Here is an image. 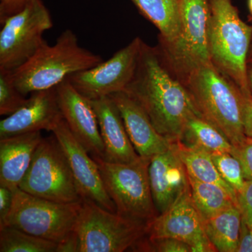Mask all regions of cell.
<instances>
[{"mask_svg": "<svg viewBox=\"0 0 252 252\" xmlns=\"http://www.w3.org/2000/svg\"><path fill=\"white\" fill-rule=\"evenodd\" d=\"M206 235L204 220L193 203L189 186L167 210L147 222L149 239H177L191 247Z\"/></svg>", "mask_w": 252, "mask_h": 252, "instance_id": "14", "label": "cell"}, {"mask_svg": "<svg viewBox=\"0 0 252 252\" xmlns=\"http://www.w3.org/2000/svg\"><path fill=\"white\" fill-rule=\"evenodd\" d=\"M184 85L200 115L220 130L233 146L245 138L243 94L212 63L190 73Z\"/></svg>", "mask_w": 252, "mask_h": 252, "instance_id": "4", "label": "cell"}, {"mask_svg": "<svg viewBox=\"0 0 252 252\" xmlns=\"http://www.w3.org/2000/svg\"><path fill=\"white\" fill-rule=\"evenodd\" d=\"M237 197L244 220L252 226V180L245 181L243 190Z\"/></svg>", "mask_w": 252, "mask_h": 252, "instance_id": "29", "label": "cell"}, {"mask_svg": "<svg viewBox=\"0 0 252 252\" xmlns=\"http://www.w3.org/2000/svg\"><path fill=\"white\" fill-rule=\"evenodd\" d=\"M102 61L101 56L81 47L77 35L68 29L54 45L45 41L31 59L13 70L15 83L26 96L56 87L69 76L91 69Z\"/></svg>", "mask_w": 252, "mask_h": 252, "instance_id": "2", "label": "cell"}, {"mask_svg": "<svg viewBox=\"0 0 252 252\" xmlns=\"http://www.w3.org/2000/svg\"><path fill=\"white\" fill-rule=\"evenodd\" d=\"M63 119L73 135L93 158H104V145L91 99L81 94L67 79L56 86Z\"/></svg>", "mask_w": 252, "mask_h": 252, "instance_id": "13", "label": "cell"}, {"mask_svg": "<svg viewBox=\"0 0 252 252\" xmlns=\"http://www.w3.org/2000/svg\"><path fill=\"white\" fill-rule=\"evenodd\" d=\"M143 41L136 37L107 61L75 73L67 80L83 95L94 99L122 92L135 75Z\"/></svg>", "mask_w": 252, "mask_h": 252, "instance_id": "11", "label": "cell"}, {"mask_svg": "<svg viewBox=\"0 0 252 252\" xmlns=\"http://www.w3.org/2000/svg\"><path fill=\"white\" fill-rule=\"evenodd\" d=\"M18 188L57 203H79L82 200L67 158L54 135L42 137Z\"/></svg>", "mask_w": 252, "mask_h": 252, "instance_id": "9", "label": "cell"}, {"mask_svg": "<svg viewBox=\"0 0 252 252\" xmlns=\"http://www.w3.org/2000/svg\"><path fill=\"white\" fill-rule=\"evenodd\" d=\"M31 94L21 108L0 122V139L42 130L51 132L62 119L56 87Z\"/></svg>", "mask_w": 252, "mask_h": 252, "instance_id": "15", "label": "cell"}, {"mask_svg": "<svg viewBox=\"0 0 252 252\" xmlns=\"http://www.w3.org/2000/svg\"><path fill=\"white\" fill-rule=\"evenodd\" d=\"M242 218L240 207L235 205L204 220L205 233L217 252H237Z\"/></svg>", "mask_w": 252, "mask_h": 252, "instance_id": "20", "label": "cell"}, {"mask_svg": "<svg viewBox=\"0 0 252 252\" xmlns=\"http://www.w3.org/2000/svg\"><path fill=\"white\" fill-rule=\"evenodd\" d=\"M208 43L212 64L242 94L250 95L248 61L252 27L239 16L230 0H209Z\"/></svg>", "mask_w": 252, "mask_h": 252, "instance_id": "3", "label": "cell"}, {"mask_svg": "<svg viewBox=\"0 0 252 252\" xmlns=\"http://www.w3.org/2000/svg\"><path fill=\"white\" fill-rule=\"evenodd\" d=\"M81 201L61 203L39 198L19 188L0 228L13 227L39 238L61 244L69 238L77 221Z\"/></svg>", "mask_w": 252, "mask_h": 252, "instance_id": "7", "label": "cell"}, {"mask_svg": "<svg viewBox=\"0 0 252 252\" xmlns=\"http://www.w3.org/2000/svg\"><path fill=\"white\" fill-rule=\"evenodd\" d=\"M147 223L112 212L82 199L73 234L77 252H123L147 236Z\"/></svg>", "mask_w": 252, "mask_h": 252, "instance_id": "5", "label": "cell"}, {"mask_svg": "<svg viewBox=\"0 0 252 252\" xmlns=\"http://www.w3.org/2000/svg\"><path fill=\"white\" fill-rule=\"evenodd\" d=\"M247 77H248L249 91H250V95L252 97V63H248Z\"/></svg>", "mask_w": 252, "mask_h": 252, "instance_id": "34", "label": "cell"}, {"mask_svg": "<svg viewBox=\"0 0 252 252\" xmlns=\"http://www.w3.org/2000/svg\"><path fill=\"white\" fill-rule=\"evenodd\" d=\"M51 132L67 158L81 198L90 200L109 211L117 212L115 205L106 190L98 165L73 135L63 117Z\"/></svg>", "mask_w": 252, "mask_h": 252, "instance_id": "12", "label": "cell"}, {"mask_svg": "<svg viewBox=\"0 0 252 252\" xmlns=\"http://www.w3.org/2000/svg\"><path fill=\"white\" fill-rule=\"evenodd\" d=\"M0 68L14 70L31 59L45 42L44 32L53 21L41 0H28L19 12L1 22Z\"/></svg>", "mask_w": 252, "mask_h": 252, "instance_id": "10", "label": "cell"}, {"mask_svg": "<svg viewBox=\"0 0 252 252\" xmlns=\"http://www.w3.org/2000/svg\"><path fill=\"white\" fill-rule=\"evenodd\" d=\"M28 0H0V23L22 10Z\"/></svg>", "mask_w": 252, "mask_h": 252, "instance_id": "30", "label": "cell"}, {"mask_svg": "<svg viewBox=\"0 0 252 252\" xmlns=\"http://www.w3.org/2000/svg\"><path fill=\"white\" fill-rule=\"evenodd\" d=\"M212 160L222 178L232 187L235 192L240 193L245 184L241 165L230 153L211 154Z\"/></svg>", "mask_w": 252, "mask_h": 252, "instance_id": "27", "label": "cell"}, {"mask_svg": "<svg viewBox=\"0 0 252 252\" xmlns=\"http://www.w3.org/2000/svg\"><path fill=\"white\" fill-rule=\"evenodd\" d=\"M59 246L13 227L0 228V252H58Z\"/></svg>", "mask_w": 252, "mask_h": 252, "instance_id": "25", "label": "cell"}, {"mask_svg": "<svg viewBox=\"0 0 252 252\" xmlns=\"http://www.w3.org/2000/svg\"><path fill=\"white\" fill-rule=\"evenodd\" d=\"M192 199L204 220L233 205H238V197L215 184L200 182L189 177Z\"/></svg>", "mask_w": 252, "mask_h": 252, "instance_id": "24", "label": "cell"}, {"mask_svg": "<svg viewBox=\"0 0 252 252\" xmlns=\"http://www.w3.org/2000/svg\"><path fill=\"white\" fill-rule=\"evenodd\" d=\"M93 158L98 165L106 190L118 214L145 223L158 215L149 183L151 158L140 157L128 163Z\"/></svg>", "mask_w": 252, "mask_h": 252, "instance_id": "8", "label": "cell"}, {"mask_svg": "<svg viewBox=\"0 0 252 252\" xmlns=\"http://www.w3.org/2000/svg\"><path fill=\"white\" fill-rule=\"evenodd\" d=\"M127 131L129 138L140 157L152 158L166 152L171 142L160 135L140 104L125 91L111 94Z\"/></svg>", "mask_w": 252, "mask_h": 252, "instance_id": "16", "label": "cell"}, {"mask_svg": "<svg viewBox=\"0 0 252 252\" xmlns=\"http://www.w3.org/2000/svg\"><path fill=\"white\" fill-rule=\"evenodd\" d=\"M243 126L245 136L252 138V97L243 94Z\"/></svg>", "mask_w": 252, "mask_h": 252, "instance_id": "32", "label": "cell"}, {"mask_svg": "<svg viewBox=\"0 0 252 252\" xmlns=\"http://www.w3.org/2000/svg\"><path fill=\"white\" fill-rule=\"evenodd\" d=\"M124 91L140 104L158 132L170 142L181 140L189 119L200 115L187 88L159 49L144 41L135 75Z\"/></svg>", "mask_w": 252, "mask_h": 252, "instance_id": "1", "label": "cell"}, {"mask_svg": "<svg viewBox=\"0 0 252 252\" xmlns=\"http://www.w3.org/2000/svg\"><path fill=\"white\" fill-rule=\"evenodd\" d=\"M104 145L103 160L119 163L135 161L140 157L129 138L119 109L109 96L91 99Z\"/></svg>", "mask_w": 252, "mask_h": 252, "instance_id": "18", "label": "cell"}, {"mask_svg": "<svg viewBox=\"0 0 252 252\" xmlns=\"http://www.w3.org/2000/svg\"><path fill=\"white\" fill-rule=\"evenodd\" d=\"M149 178L158 215L171 206L189 186L185 167L171 147L151 158Z\"/></svg>", "mask_w": 252, "mask_h": 252, "instance_id": "17", "label": "cell"}, {"mask_svg": "<svg viewBox=\"0 0 252 252\" xmlns=\"http://www.w3.org/2000/svg\"><path fill=\"white\" fill-rule=\"evenodd\" d=\"M248 63H252V46H250V53H249Z\"/></svg>", "mask_w": 252, "mask_h": 252, "instance_id": "35", "label": "cell"}, {"mask_svg": "<svg viewBox=\"0 0 252 252\" xmlns=\"http://www.w3.org/2000/svg\"><path fill=\"white\" fill-rule=\"evenodd\" d=\"M143 16L160 31V40H175L181 28L180 0H131Z\"/></svg>", "mask_w": 252, "mask_h": 252, "instance_id": "22", "label": "cell"}, {"mask_svg": "<svg viewBox=\"0 0 252 252\" xmlns=\"http://www.w3.org/2000/svg\"><path fill=\"white\" fill-rule=\"evenodd\" d=\"M181 141L210 154H231L233 148V144L220 130L200 115L189 119Z\"/></svg>", "mask_w": 252, "mask_h": 252, "instance_id": "23", "label": "cell"}, {"mask_svg": "<svg viewBox=\"0 0 252 252\" xmlns=\"http://www.w3.org/2000/svg\"><path fill=\"white\" fill-rule=\"evenodd\" d=\"M41 139V131L0 139V186L19 187Z\"/></svg>", "mask_w": 252, "mask_h": 252, "instance_id": "19", "label": "cell"}, {"mask_svg": "<svg viewBox=\"0 0 252 252\" xmlns=\"http://www.w3.org/2000/svg\"><path fill=\"white\" fill-rule=\"evenodd\" d=\"M181 28L175 40L160 41L159 49L172 72L182 83L190 73L212 63L208 43L209 0H180Z\"/></svg>", "mask_w": 252, "mask_h": 252, "instance_id": "6", "label": "cell"}, {"mask_svg": "<svg viewBox=\"0 0 252 252\" xmlns=\"http://www.w3.org/2000/svg\"><path fill=\"white\" fill-rule=\"evenodd\" d=\"M171 148L180 158L189 177L200 182L220 185L237 196L234 189L222 178L212 160L211 154L181 140L172 142Z\"/></svg>", "mask_w": 252, "mask_h": 252, "instance_id": "21", "label": "cell"}, {"mask_svg": "<svg viewBox=\"0 0 252 252\" xmlns=\"http://www.w3.org/2000/svg\"><path fill=\"white\" fill-rule=\"evenodd\" d=\"M231 154L239 160L245 180H252V138L245 136L240 143L233 146Z\"/></svg>", "mask_w": 252, "mask_h": 252, "instance_id": "28", "label": "cell"}, {"mask_svg": "<svg viewBox=\"0 0 252 252\" xmlns=\"http://www.w3.org/2000/svg\"><path fill=\"white\" fill-rule=\"evenodd\" d=\"M249 8H250V12L252 14V0H249Z\"/></svg>", "mask_w": 252, "mask_h": 252, "instance_id": "36", "label": "cell"}, {"mask_svg": "<svg viewBox=\"0 0 252 252\" xmlns=\"http://www.w3.org/2000/svg\"><path fill=\"white\" fill-rule=\"evenodd\" d=\"M14 190L0 186V222L4 220L13 203Z\"/></svg>", "mask_w": 252, "mask_h": 252, "instance_id": "33", "label": "cell"}, {"mask_svg": "<svg viewBox=\"0 0 252 252\" xmlns=\"http://www.w3.org/2000/svg\"><path fill=\"white\" fill-rule=\"evenodd\" d=\"M236 252H252V226L242 218L241 228Z\"/></svg>", "mask_w": 252, "mask_h": 252, "instance_id": "31", "label": "cell"}, {"mask_svg": "<svg viewBox=\"0 0 252 252\" xmlns=\"http://www.w3.org/2000/svg\"><path fill=\"white\" fill-rule=\"evenodd\" d=\"M27 99L16 86L14 71L0 68V115H11L21 108Z\"/></svg>", "mask_w": 252, "mask_h": 252, "instance_id": "26", "label": "cell"}]
</instances>
